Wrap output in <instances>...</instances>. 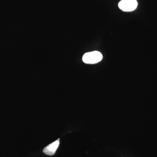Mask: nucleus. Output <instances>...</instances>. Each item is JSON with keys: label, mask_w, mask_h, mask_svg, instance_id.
<instances>
[{"label": "nucleus", "mask_w": 157, "mask_h": 157, "mask_svg": "<svg viewBox=\"0 0 157 157\" xmlns=\"http://www.w3.org/2000/svg\"><path fill=\"white\" fill-rule=\"evenodd\" d=\"M138 3L137 0H122L118 4V7L122 11L129 12L137 9Z\"/></svg>", "instance_id": "nucleus-2"}, {"label": "nucleus", "mask_w": 157, "mask_h": 157, "mask_svg": "<svg viewBox=\"0 0 157 157\" xmlns=\"http://www.w3.org/2000/svg\"><path fill=\"white\" fill-rule=\"evenodd\" d=\"M59 145V139L54 141L53 143L50 144L46 146L43 149V151L45 155H53L55 154L57 149L58 148Z\"/></svg>", "instance_id": "nucleus-3"}, {"label": "nucleus", "mask_w": 157, "mask_h": 157, "mask_svg": "<svg viewBox=\"0 0 157 157\" xmlns=\"http://www.w3.org/2000/svg\"><path fill=\"white\" fill-rule=\"evenodd\" d=\"M103 56L98 51H93L85 54L82 56V61L86 64H94L102 60Z\"/></svg>", "instance_id": "nucleus-1"}]
</instances>
